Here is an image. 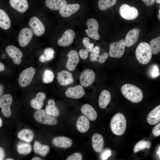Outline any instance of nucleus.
<instances>
[{
	"mask_svg": "<svg viewBox=\"0 0 160 160\" xmlns=\"http://www.w3.org/2000/svg\"><path fill=\"white\" fill-rule=\"evenodd\" d=\"M6 160H13L14 159H12L11 158H7L6 159Z\"/></svg>",
	"mask_w": 160,
	"mask_h": 160,
	"instance_id": "obj_56",
	"label": "nucleus"
},
{
	"mask_svg": "<svg viewBox=\"0 0 160 160\" xmlns=\"http://www.w3.org/2000/svg\"><path fill=\"white\" fill-rule=\"evenodd\" d=\"M140 30L137 28L133 29L127 33L125 39L126 46L129 47L134 45L138 41Z\"/></svg>",
	"mask_w": 160,
	"mask_h": 160,
	"instance_id": "obj_18",
	"label": "nucleus"
},
{
	"mask_svg": "<svg viewBox=\"0 0 160 160\" xmlns=\"http://www.w3.org/2000/svg\"><path fill=\"white\" fill-rule=\"evenodd\" d=\"M29 25L36 35L40 36L44 33L45 27L41 20L37 17H32L29 21Z\"/></svg>",
	"mask_w": 160,
	"mask_h": 160,
	"instance_id": "obj_11",
	"label": "nucleus"
},
{
	"mask_svg": "<svg viewBox=\"0 0 160 160\" xmlns=\"http://www.w3.org/2000/svg\"><path fill=\"white\" fill-rule=\"evenodd\" d=\"M4 90V87L3 86L0 84V97L2 95Z\"/></svg>",
	"mask_w": 160,
	"mask_h": 160,
	"instance_id": "obj_48",
	"label": "nucleus"
},
{
	"mask_svg": "<svg viewBox=\"0 0 160 160\" xmlns=\"http://www.w3.org/2000/svg\"><path fill=\"white\" fill-rule=\"evenodd\" d=\"M149 47L152 53L157 55L160 51V37L158 36L151 40Z\"/></svg>",
	"mask_w": 160,
	"mask_h": 160,
	"instance_id": "obj_36",
	"label": "nucleus"
},
{
	"mask_svg": "<svg viewBox=\"0 0 160 160\" xmlns=\"http://www.w3.org/2000/svg\"><path fill=\"white\" fill-rule=\"evenodd\" d=\"M116 0H99L98 7L101 10H105L113 6L116 4Z\"/></svg>",
	"mask_w": 160,
	"mask_h": 160,
	"instance_id": "obj_37",
	"label": "nucleus"
},
{
	"mask_svg": "<svg viewBox=\"0 0 160 160\" xmlns=\"http://www.w3.org/2000/svg\"><path fill=\"white\" fill-rule=\"evenodd\" d=\"M147 121L150 124L153 125L160 121V105L153 109L148 114Z\"/></svg>",
	"mask_w": 160,
	"mask_h": 160,
	"instance_id": "obj_25",
	"label": "nucleus"
},
{
	"mask_svg": "<svg viewBox=\"0 0 160 160\" xmlns=\"http://www.w3.org/2000/svg\"><path fill=\"white\" fill-rule=\"evenodd\" d=\"M12 97L10 94H5L0 97V108L3 115L9 118L11 115L10 105L12 102Z\"/></svg>",
	"mask_w": 160,
	"mask_h": 160,
	"instance_id": "obj_7",
	"label": "nucleus"
},
{
	"mask_svg": "<svg viewBox=\"0 0 160 160\" xmlns=\"http://www.w3.org/2000/svg\"><path fill=\"white\" fill-rule=\"evenodd\" d=\"M148 6H151L154 3L155 0H142Z\"/></svg>",
	"mask_w": 160,
	"mask_h": 160,
	"instance_id": "obj_46",
	"label": "nucleus"
},
{
	"mask_svg": "<svg viewBox=\"0 0 160 160\" xmlns=\"http://www.w3.org/2000/svg\"><path fill=\"white\" fill-rule=\"evenodd\" d=\"M55 51L51 48H47L44 49V53L39 57V60L41 63L49 61L52 59L54 57Z\"/></svg>",
	"mask_w": 160,
	"mask_h": 160,
	"instance_id": "obj_34",
	"label": "nucleus"
},
{
	"mask_svg": "<svg viewBox=\"0 0 160 160\" xmlns=\"http://www.w3.org/2000/svg\"><path fill=\"white\" fill-rule=\"evenodd\" d=\"M54 78V74L53 72L49 69L45 70L44 72L42 81L45 84L52 82Z\"/></svg>",
	"mask_w": 160,
	"mask_h": 160,
	"instance_id": "obj_38",
	"label": "nucleus"
},
{
	"mask_svg": "<svg viewBox=\"0 0 160 160\" xmlns=\"http://www.w3.org/2000/svg\"><path fill=\"white\" fill-rule=\"evenodd\" d=\"M80 7L78 4H67L60 9L59 12L61 16L67 17L75 13Z\"/></svg>",
	"mask_w": 160,
	"mask_h": 160,
	"instance_id": "obj_19",
	"label": "nucleus"
},
{
	"mask_svg": "<svg viewBox=\"0 0 160 160\" xmlns=\"http://www.w3.org/2000/svg\"><path fill=\"white\" fill-rule=\"evenodd\" d=\"M159 14L158 15V17L159 20H160V9L159 11Z\"/></svg>",
	"mask_w": 160,
	"mask_h": 160,
	"instance_id": "obj_53",
	"label": "nucleus"
},
{
	"mask_svg": "<svg viewBox=\"0 0 160 160\" xmlns=\"http://www.w3.org/2000/svg\"><path fill=\"white\" fill-rule=\"evenodd\" d=\"M35 69L30 67L23 70L20 75L18 82L20 86L24 87L31 83L35 74Z\"/></svg>",
	"mask_w": 160,
	"mask_h": 160,
	"instance_id": "obj_6",
	"label": "nucleus"
},
{
	"mask_svg": "<svg viewBox=\"0 0 160 160\" xmlns=\"http://www.w3.org/2000/svg\"><path fill=\"white\" fill-rule=\"evenodd\" d=\"M85 94L84 89L80 85H78L74 87H69L65 92V95L67 97L76 99L82 98Z\"/></svg>",
	"mask_w": 160,
	"mask_h": 160,
	"instance_id": "obj_14",
	"label": "nucleus"
},
{
	"mask_svg": "<svg viewBox=\"0 0 160 160\" xmlns=\"http://www.w3.org/2000/svg\"><path fill=\"white\" fill-rule=\"evenodd\" d=\"M33 117L36 121L43 124L53 125L58 122L56 119L47 114L43 109L37 110L34 113Z\"/></svg>",
	"mask_w": 160,
	"mask_h": 160,
	"instance_id": "obj_4",
	"label": "nucleus"
},
{
	"mask_svg": "<svg viewBox=\"0 0 160 160\" xmlns=\"http://www.w3.org/2000/svg\"><path fill=\"white\" fill-rule=\"evenodd\" d=\"M92 145L94 150L97 153L102 151L104 146V139L100 134L96 133L92 136Z\"/></svg>",
	"mask_w": 160,
	"mask_h": 160,
	"instance_id": "obj_23",
	"label": "nucleus"
},
{
	"mask_svg": "<svg viewBox=\"0 0 160 160\" xmlns=\"http://www.w3.org/2000/svg\"><path fill=\"white\" fill-rule=\"evenodd\" d=\"M68 57L66 64V67L69 71L75 70L79 61V58L77 52L74 50L70 51L67 54Z\"/></svg>",
	"mask_w": 160,
	"mask_h": 160,
	"instance_id": "obj_15",
	"label": "nucleus"
},
{
	"mask_svg": "<svg viewBox=\"0 0 160 160\" xmlns=\"http://www.w3.org/2000/svg\"><path fill=\"white\" fill-rule=\"evenodd\" d=\"M5 156V151L4 149L0 147V160H4Z\"/></svg>",
	"mask_w": 160,
	"mask_h": 160,
	"instance_id": "obj_45",
	"label": "nucleus"
},
{
	"mask_svg": "<svg viewBox=\"0 0 160 160\" xmlns=\"http://www.w3.org/2000/svg\"><path fill=\"white\" fill-rule=\"evenodd\" d=\"M55 146L60 148H67L71 147L73 142L71 139L65 136H59L54 138L52 140Z\"/></svg>",
	"mask_w": 160,
	"mask_h": 160,
	"instance_id": "obj_21",
	"label": "nucleus"
},
{
	"mask_svg": "<svg viewBox=\"0 0 160 160\" xmlns=\"http://www.w3.org/2000/svg\"><path fill=\"white\" fill-rule=\"evenodd\" d=\"M67 4L65 0H46L45 2L46 7L54 10L60 9Z\"/></svg>",
	"mask_w": 160,
	"mask_h": 160,
	"instance_id": "obj_31",
	"label": "nucleus"
},
{
	"mask_svg": "<svg viewBox=\"0 0 160 160\" xmlns=\"http://www.w3.org/2000/svg\"><path fill=\"white\" fill-rule=\"evenodd\" d=\"M153 71L152 73V76L153 77L156 76H158L159 73L158 72V69L156 66H155L154 68Z\"/></svg>",
	"mask_w": 160,
	"mask_h": 160,
	"instance_id": "obj_47",
	"label": "nucleus"
},
{
	"mask_svg": "<svg viewBox=\"0 0 160 160\" xmlns=\"http://www.w3.org/2000/svg\"><path fill=\"white\" fill-rule=\"evenodd\" d=\"M81 110L84 116L90 121H94L96 119L97 112L90 105L87 104H84L82 106Z\"/></svg>",
	"mask_w": 160,
	"mask_h": 160,
	"instance_id": "obj_22",
	"label": "nucleus"
},
{
	"mask_svg": "<svg viewBox=\"0 0 160 160\" xmlns=\"http://www.w3.org/2000/svg\"><path fill=\"white\" fill-rule=\"evenodd\" d=\"M76 127L80 132H87L90 127V123L88 119L84 116H80L78 119L76 123Z\"/></svg>",
	"mask_w": 160,
	"mask_h": 160,
	"instance_id": "obj_27",
	"label": "nucleus"
},
{
	"mask_svg": "<svg viewBox=\"0 0 160 160\" xmlns=\"http://www.w3.org/2000/svg\"><path fill=\"white\" fill-rule=\"evenodd\" d=\"M33 32L29 28H25L20 31L18 37L20 45L22 47L27 45L31 40L33 36Z\"/></svg>",
	"mask_w": 160,
	"mask_h": 160,
	"instance_id": "obj_13",
	"label": "nucleus"
},
{
	"mask_svg": "<svg viewBox=\"0 0 160 160\" xmlns=\"http://www.w3.org/2000/svg\"><path fill=\"white\" fill-rule=\"evenodd\" d=\"M5 69L4 65L1 62H0V72L2 71Z\"/></svg>",
	"mask_w": 160,
	"mask_h": 160,
	"instance_id": "obj_49",
	"label": "nucleus"
},
{
	"mask_svg": "<svg viewBox=\"0 0 160 160\" xmlns=\"http://www.w3.org/2000/svg\"><path fill=\"white\" fill-rule=\"evenodd\" d=\"M160 123H159L156 125L153 128L152 132L153 135L157 137L160 135Z\"/></svg>",
	"mask_w": 160,
	"mask_h": 160,
	"instance_id": "obj_42",
	"label": "nucleus"
},
{
	"mask_svg": "<svg viewBox=\"0 0 160 160\" xmlns=\"http://www.w3.org/2000/svg\"><path fill=\"white\" fill-rule=\"evenodd\" d=\"M45 111L47 114L53 117H57L60 115V111L55 105V101L52 99L48 100Z\"/></svg>",
	"mask_w": 160,
	"mask_h": 160,
	"instance_id": "obj_29",
	"label": "nucleus"
},
{
	"mask_svg": "<svg viewBox=\"0 0 160 160\" xmlns=\"http://www.w3.org/2000/svg\"><path fill=\"white\" fill-rule=\"evenodd\" d=\"M46 98V95L44 93L42 92H38L36 97L31 100V106L36 110L41 109L43 105L44 101Z\"/></svg>",
	"mask_w": 160,
	"mask_h": 160,
	"instance_id": "obj_24",
	"label": "nucleus"
},
{
	"mask_svg": "<svg viewBox=\"0 0 160 160\" xmlns=\"http://www.w3.org/2000/svg\"><path fill=\"white\" fill-rule=\"evenodd\" d=\"M6 51L9 56L12 58L15 64L19 65L21 63L23 55L19 49L15 46L9 45L6 47Z\"/></svg>",
	"mask_w": 160,
	"mask_h": 160,
	"instance_id": "obj_12",
	"label": "nucleus"
},
{
	"mask_svg": "<svg viewBox=\"0 0 160 160\" xmlns=\"http://www.w3.org/2000/svg\"><path fill=\"white\" fill-rule=\"evenodd\" d=\"M110 125L113 134L119 136L122 135L124 133L127 127L125 117L121 113L115 114L111 119Z\"/></svg>",
	"mask_w": 160,
	"mask_h": 160,
	"instance_id": "obj_2",
	"label": "nucleus"
},
{
	"mask_svg": "<svg viewBox=\"0 0 160 160\" xmlns=\"http://www.w3.org/2000/svg\"><path fill=\"white\" fill-rule=\"evenodd\" d=\"M17 149L19 154L26 155L31 152L32 146L30 144L27 143H20L17 145Z\"/></svg>",
	"mask_w": 160,
	"mask_h": 160,
	"instance_id": "obj_35",
	"label": "nucleus"
},
{
	"mask_svg": "<svg viewBox=\"0 0 160 160\" xmlns=\"http://www.w3.org/2000/svg\"><path fill=\"white\" fill-rule=\"evenodd\" d=\"M10 20L7 13L3 10L0 9V27L4 30H7L11 26Z\"/></svg>",
	"mask_w": 160,
	"mask_h": 160,
	"instance_id": "obj_33",
	"label": "nucleus"
},
{
	"mask_svg": "<svg viewBox=\"0 0 160 160\" xmlns=\"http://www.w3.org/2000/svg\"><path fill=\"white\" fill-rule=\"evenodd\" d=\"M82 43L84 47L86 48V50L89 52H91L94 46V44L90 43L89 39L88 37H84Z\"/></svg>",
	"mask_w": 160,
	"mask_h": 160,
	"instance_id": "obj_40",
	"label": "nucleus"
},
{
	"mask_svg": "<svg viewBox=\"0 0 160 160\" xmlns=\"http://www.w3.org/2000/svg\"><path fill=\"white\" fill-rule=\"evenodd\" d=\"M82 158V156L81 153L76 152L68 156L66 160H81Z\"/></svg>",
	"mask_w": 160,
	"mask_h": 160,
	"instance_id": "obj_41",
	"label": "nucleus"
},
{
	"mask_svg": "<svg viewBox=\"0 0 160 160\" xmlns=\"http://www.w3.org/2000/svg\"><path fill=\"white\" fill-rule=\"evenodd\" d=\"M121 91L124 97L132 102L139 103L143 98V95L141 89L134 85L125 84L121 87Z\"/></svg>",
	"mask_w": 160,
	"mask_h": 160,
	"instance_id": "obj_1",
	"label": "nucleus"
},
{
	"mask_svg": "<svg viewBox=\"0 0 160 160\" xmlns=\"http://www.w3.org/2000/svg\"><path fill=\"white\" fill-rule=\"evenodd\" d=\"M150 145L149 141L142 140L136 144L134 148L133 151L135 153H136L145 148L148 149L150 148Z\"/></svg>",
	"mask_w": 160,
	"mask_h": 160,
	"instance_id": "obj_39",
	"label": "nucleus"
},
{
	"mask_svg": "<svg viewBox=\"0 0 160 160\" xmlns=\"http://www.w3.org/2000/svg\"><path fill=\"white\" fill-rule=\"evenodd\" d=\"M57 79L59 84L63 86L69 85L74 82L72 74L66 70H63L58 73Z\"/></svg>",
	"mask_w": 160,
	"mask_h": 160,
	"instance_id": "obj_17",
	"label": "nucleus"
},
{
	"mask_svg": "<svg viewBox=\"0 0 160 160\" xmlns=\"http://www.w3.org/2000/svg\"><path fill=\"white\" fill-rule=\"evenodd\" d=\"M156 3L158 4H160V0H155Z\"/></svg>",
	"mask_w": 160,
	"mask_h": 160,
	"instance_id": "obj_55",
	"label": "nucleus"
},
{
	"mask_svg": "<svg viewBox=\"0 0 160 160\" xmlns=\"http://www.w3.org/2000/svg\"><path fill=\"white\" fill-rule=\"evenodd\" d=\"M74 32L71 29L65 31L63 36L58 40V44L61 47H66L69 46L73 42L75 36Z\"/></svg>",
	"mask_w": 160,
	"mask_h": 160,
	"instance_id": "obj_16",
	"label": "nucleus"
},
{
	"mask_svg": "<svg viewBox=\"0 0 160 160\" xmlns=\"http://www.w3.org/2000/svg\"><path fill=\"white\" fill-rule=\"evenodd\" d=\"M6 55L5 54H3L1 55V57L3 58H4L6 57Z\"/></svg>",
	"mask_w": 160,
	"mask_h": 160,
	"instance_id": "obj_54",
	"label": "nucleus"
},
{
	"mask_svg": "<svg viewBox=\"0 0 160 160\" xmlns=\"http://www.w3.org/2000/svg\"><path fill=\"white\" fill-rule=\"evenodd\" d=\"M2 125V121L1 118L0 117V128Z\"/></svg>",
	"mask_w": 160,
	"mask_h": 160,
	"instance_id": "obj_52",
	"label": "nucleus"
},
{
	"mask_svg": "<svg viewBox=\"0 0 160 160\" xmlns=\"http://www.w3.org/2000/svg\"><path fill=\"white\" fill-rule=\"evenodd\" d=\"M18 137L20 139L26 142H31L34 137V134L31 130L28 129H24L18 132L17 135Z\"/></svg>",
	"mask_w": 160,
	"mask_h": 160,
	"instance_id": "obj_32",
	"label": "nucleus"
},
{
	"mask_svg": "<svg viewBox=\"0 0 160 160\" xmlns=\"http://www.w3.org/2000/svg\"><path fill=\"white\" fill-rule=\"evenodd\" d=\"M125 46V41L123 39L112 43L110 47V56L112 58H120L124 53Z\"/></svg>",
	"mask_w": 160,
	"mask_h": 160,
	"instance_id": "obj_5",
	"label": "nucleus"
},
{
	"mask_svg": "<svg viewBox=\"0 0 160 160\" xmlns=\"http://www.w3.org/2000/svg\"><path fill=\"white\" fill-rule=\"evenodd\" d=\"M95 78V74L92 69H87L84 71L79 76L81 84L84 87H88L92 85Z\"/></svg>",
	"mask_w": 160,
	"mask_h": 160,
	"instance_id": "obj_10",
	"label": "nucleus"
},
{
	"mask_svg": "<svg viewBox=\"0 0 160 160\" xmlns=\"http://www.w3.org/2000/svg\"><path fill=\"white\" fill-rule=\"evenodd\" d=\"M119 13L121 16L127 20H132L138 16V10L135 7H131L128 4L122 5L119 9Z\"/></svg>",
	"mask_w": 160,
	"mask_h": 160,
	"instance_id": "obj_8",
	"label": "nucleus"
},
{
	"mask_svg": "<svg viewBox=\"0 0 160 160\" xmlns=\"http://www.w3.org/2000/svg\"><path fill=\"white\" fill-rule=\"evenodd\" d=\"M86 24L88 29L85 30V32L88 36L95 40H99L100 36L98 32L99 25L97 20L93 18H90L87 21Z\"/></svg>",
	"mask_w": 160,
	"mask_h": 160,
	"instance_id": "obj_9",
	"label": "nucleus"
},
{
	"mask_svg": "<svg viewBox=\"0 0 160 160\" xmlns=\"http://www.w3.org/2000/svg\"><path fill=\"white\" fill-rule=\"evenodd\" d=\"M81 58L83 60L86 59L88 57V52L84 49L80 50L79 52Z\"/></svg>",
	"mask_w": 160,
	"mask_h": 160,
	"instance_id": "obj_43",
	"label": "nucleus"
},
{
	"mask_svg": "<svg viewBox=\"0 0 160 160\" xmlns=\"http://www.w3.org/2000/svg\"><path fill=\"white\" fill-rule=\"evenodd\" d=\"M10 4L12 7L21 13L25 12L28 7L27 0H10Z\"/></svg>",
	"mask_w": 160,
	"mask_h": 160,
	"instance_id": "obj_26",
	"label": "nucleus"
},
{
	"mask_svg": "<svg viewBox=\"0 0 160 160\" xmlns=\"http://www.w3.org/2000/svg\"><path fill=\"white\" fill-rule=\"evenodd\" d=\"M156 154L158 157H159V158H160V147L159 148V149L158 150Z\"/></svg>",
	"mask_w": 160,
	"mask_h": 160,
	"instance_id": "obj_51",
	"label": "nucleus"
},
{
	"mask_svg": "<svg viewBox=\"0 0 160 160\" xmlns=\"http://www.w3.org/2000/svg\"><path fill=\"white\" fill-rule=\"evenodd\" d=\"M111 155V151L109 150H107L104 151L102 155V160H106Z\"/></svg>",
	"mask_w": 160,
	"mask_h": 160,
	"instance_id": "obj_44",
	"label": "nucleus"
},
{
	"mask_svg": "<svg viewBox=\"0 0 160 160\" xmlns=\"http://www.w3.org/2000/svg\"><path fill=\"white\" fill-rule=\"evenodd\" d=\"M100 47L97 46H95L91 51L90 56V60L91 62L97 61L100 63H104L107 59L108 54L106 52L104 53L102 55H100Z\"/></svg>",
	"mask_w": 160,
	"mask_h": 160,
	"instance_id": "obj_20",
	"label": "nucleus"
},
{
	"mask_svg": "<svg viewBox=\"0 0 160 160\" xmlns=\"http://www.w3.org/2000/svg\"><path fill=\"white\" fill-rule=\"evenodd\" d=\"M152 54L149 44L145 42L140 43L135 52L137 60L143 64H146L150 62L152 58Z\"/></svg>",
	"mask_w": 160,
	"mask_h": 160,
	"instance_id": "obj_3",
	"label": "nucleus"
},
{
	"mask_svg": "<svg viewBox=\"0 0 160 160\" xmlns=\"http://www.w3.org/2000/svg\"><path fill=\"white\" fill-rule=\"evenodd\" d=\"M111 98V94L107 90L102 91L99 97V105L100 108H105L109 104Z\"/></svg>",
	"mask_w": 160,
	"mask_h": 160,
	"instance_id": "obj_28",
	"label": "nucleus"
},
{
	"mask_svg": "<svg viewBox=\"0 0 160 160\" xmlns=\"http://www.w3.org/2000/svg\"><path fill=\"white\" fill-rule=\"evenodd\" d=\"M31 160H42V159H41L39 157H36L33 158Z\"/></svg>",
	"mask_w": 160,
	"mask_h": 160,
	"instance_id": "obj_50",
	"label": "nucleus"
},
{
	"mask_svg": "<svg viewBox=\"0 0 160 160\" xmlns=\"http://www.w3.org/2000/svg\"><path fill=\"white\" fill-rule=\"evenodd\" d=\"M49 147L48 145H42L37 141L34 142L33 150L36 153L42 156H45L49 153Z\"/></svg>",
	"mask_w": 160,
	"mask_h": 160,
	"instance_id": "obj_30",
	"label": "nucleus"
}]
</instances>
